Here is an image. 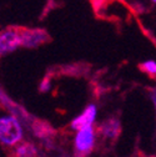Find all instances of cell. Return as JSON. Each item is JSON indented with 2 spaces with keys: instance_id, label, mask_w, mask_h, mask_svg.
I'll return each mask as SVG.
<instances>
[{
  "instance_id": "8992f818",
  "label": "cell",
  "mask_w": 156,
  "mask_h": 157,
  "mask_svg": "<svg viewBox=\"0 0 156 157\" xmlns=\"http://www.w3.org/2000/svg\"><path fill=\"white\" fill-rule=\"evenodd\" d=\"M121 125L118 119H109L100 125V133L105 139H116L120 135Z\"/></svg>"
},
{
  "instance_id": "5b68a950",
  "label": "cell",
  "mask_w": 156,
  "mask_h": 157,
  "mask_svg": "<svg viewBox=\"0 0 156 157\" xmlns=\"http://www.w3.org/2000/svg\"><path fill=\"white\" fill-rule=\"evenodd\" d=\"M96 113H97V110H96L95 105L91 104V105L86 106V109L71 121V125H70L71 128L72 130H80L84 127L92 126V124L95 122V119H96Z\"/></svg>"
},
{
  "instance_id": "9c48e42d",
  "label": "cell",
  "mask_w": 156,
  "mask_h": 157,
  "mask_svg": "<svg viewBox=\"0 0 156 157\" xmlns=\"http://www.w3.org/2000/svg\"><path fill=\"white\" fill-rule=\"evenodd\" d=\"M150 97H151V100H152V102H154V105L156 107V87L150 91Z\"/></svg>"
},
{
  "instance_id": "6da1fadb",
  "label": "cell",
  "mask_w": 156,
  "mask_h": 157,
  "mask_svg": "<svg viewBox=\"0 0 156 157\" xmlns=\"http://www.w3.org/2000/svg\"><path fill=\"white\" fill-rule=\"evenodd\" d=\"M23 139V127L19 117L14 115L0 119V141L5 146H15Z\"/></svg>"
},
{
  "instance_id": "7a4b0ae2",
  "label": "cell",
  "mask_w": 156,
  "mask_h": 157,
  "mask_svg": "<svg viewBox=\"0 0 156 157\" xmlns=\"http://www.w3.org/2000/svg\"><path fill=\"white\" fill-rule=\"evenodd\" d=\"M21 48V33L20 28H6L0 34V54L3 56L11 54Z\"/></svg>"
},
{
  "instance_id": "3957f363",
  "label": "cell",
  "mask_w": 156,
  "mask_h": 157,
  "mask_svg": "<svg viewBox=\"0 0 156 157\" xmlns=\"http://www.w3.org/2000/svg\"><path fill=\"white\" fill-rule=\"evenodd\" d=\"M95 146V130L92 126L77 130L74 139V148L79 156L89 155Z\"/></svg>"
},
{
  "instance_id": "ba28073f",
  "label": "cell",
  "mask_w": 156,
  "mask_h": 157,
  "mask_svg": "<svg viewBox=\"0 0 156 157\" xmlns=\"http://www.w3.org/2000/svg\"><path fill=\"white\" fill-rule=\"evenodd\" d=\"M139 69L147 74L151 78H156V61L155 60H146L139 65Z\"/></svg>"
},
{
  "instance_id": "8fae6325",
  "label": "cell",
  "mask_w": 156,
  "mask_h": 157,
  "mask_svg": "<svg viewBox=\"0 0 156 157\" xmlns=\"http://www.w3.org/2000/svg\"><path fill=\"white\" fill-rule=\"evenodd\" d=\"M151 3H152V4H155V5H156V0H151Z\"/></svg>"
},
{
  "instance_id": "52a82bcc",
  "label": "cell",
  "mask_w": 156,
  "mask_h": 157,
  "mask_svg": "<svg viewBox=\"0 0 156 157\" xmlns=\"http://www.w3.org/2000/svg\"><path fill=\"white\" fill-rule=\"evenodd\" d=\"M37 150L33 144H20L15 148V157H36Z\"/></svg>"
},
{
  "instance_id": "277c9868",
  "label": "cell",
  "mask_w": 156,
  "mask_h": 157,
  "mask_svg": "<svg viewBox=\"0 0 156 157\" xmlns=\"http://www.w3.org/2000/svg\"><path fill=\"white\" fill-rule=\"evenodd\" d=\"M21 46L26 49H35L49 41V34L44 29H28L20 28Z\"/></svg>"
},
{
  "instance_id": "30bf717a",
  "label": "cell",
  "mask_w": 156,
  "mask_h": 157,
  "mask_svg": "<svg viewBox=\"0 0 156 157\" xmlns=\"http://www.w3.org/2000/svg\"><path fill=\"white\" fill-rule=\"evenodd\" d=\"M49 86H50V85H49V82H48V78H46V80H44V82L41 84V87H44V89H43V91H45V90H46V87L49 89Z\"/></svg>"
}]
</instances>
